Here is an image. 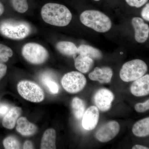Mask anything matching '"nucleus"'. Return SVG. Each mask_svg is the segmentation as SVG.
<instances>
[{"instance_id":"nucleus-1","label":"nucleus","mask_w":149,"mask_h":149,"mask_svg":"<svg viewBox=\"0 0 149 149\" xmlns=\"http://www.w3.org/2000/svg\"><path fill=\"white\" fill-rule=\"evenodd\" d=\"M41 15L46 23L58 27L68 25L72 18L71 12L66 6L55 3H48L43 6Z\"/></svg>"},{"instance_id":"nucleus-2","label":"nucleus","mask_w":149,"mask_h":149,"mask_svg":"<svg viewBox=\"0 0 149 149\" xmlns=\"http://www.w3.org/2000/svg\"><path fill=\"white\" fill-rule=\"evenodd\" d=\"M80 20L85 26L101 33L109 31L112 26L110 19L98 10L84 11L80 15Z\"/></svg>"},{"instance_id":"nucleus-3","label":"nucleus","mask_w":149,"mask_h":149,"mask_svg":"<svg viewBox=\"0 0 149 149\" xmlns=\"http://www.w3.org/2000/svg\"><path fill=\"white\" fill-rule=\"evenodd\" d=\"M31 32L30 25L24 22L6 20L0 24V32L13 40H21L27 37Z\"/></svg>"},{"instance_id":"nucleus-4","label":"nucleus","mask_w":149,"mask_h":149,"mask_svg":"<svg viewBox=\"0 0 149 149\" xmlns=\"http://www.w3.org/2000/svg\"><path fill=\"white\" fill-rule=\"evenodd\" d=\"M148 70V66L145 62L135 59L125 63L120 72V79L125 82L134 81L143 76Z\"/></svg>"},{"instance_id":"nucleus-5","label":"nucleus","mask_w":149,"mask_h":149,"mask_svg":"<svg viewBox=\"0 0 149 149\" xmlns=\"http://www.w3.org/2000/svg\"><path fill=\"white\" fill-rule=\"evenodd\" d=\"M17 91L23 98L33 102H40L44 100L45 94L39 85L28 80H22L18 83Z\"/></svg>"},{"instance_id":"nucleus-6","label":"nucleus","mask_w":149,"mask_h":149,"mask_svg":"<svg viewBox=\"0 0 149 149\" xmlns=\"http://www.w3.org/2000/svg\"><path fill=\"white\" fill-rule=\"evenodd\" d=\"M22 54L25 59L34 64H40L45 62L48 58L47 49L39 44L27 43L22 49Z\"/></svg>"},{"instance_id":"nucleus-7","label":"nucleus","mask_w":149,"mask_h":149,"mask_svg":"<svg viewBox=\"0 0 149 149\" xmlns=\"http://www.w3.org/2000/svg\"><path fill=\"white\" fill-rule=\"evenodd\" d=\"M61 82L63 87L67 92L74 94L85 88L87 80L81 72L72 71L65 74Z\"/></svg>"},{"instance_id":"nucleus-8","label":"nucleus","mask_w":149,"mask_h":149,"mask_svg":"<svg viewBox=\"0 0 149 149\" xmlns=\"http://www.w3.org/2000/svg\"><path fill=\"white\" fill-rule=\"evenodd\" d=\"M120 126L116 121H109L102 125L95 133L97 140L102 143H106L114 138L119 133Z\"/></svg>"},{"instance_id":"nucleus-9","label":"nucleus","mask_w":149,"mask_h":149,"mask_svg":"<svg viewBox=\"0 0 149 149\" xmlns=\"http://www.w3.org/2000/svg\"><path fill=\"white\" fill-rule=\"evenodd\" d=\"M94 103L101 111L105 112L110 109L114 99L113 93L109 90L102 88L98 90L94 96Z\"/></svg>"},{"instance_id":"nucleus-10","label":"nucleus","mask_w":149,"mask_h":149,"mask_svg":"<svg viewBox=\"0 0 149 149\" xmlns=\"http://www.w3.org/2000/svg\"><path fill=\"white\" fill-rule=\"evenodd\" d=\"M131 23L135 30V39L136 41L140 43L146 42L149 37L148 25L145 23L142 18L139 17H133Z\"/></svg>"},{"instance_id":"nucleus-11","label":"nucleus","mask_w":149,"mask_h":149,"mask_svg":"<svg viewBox=\"0 0 149 149\" xmlns=\"http://www.w3.org/2000/svg\"><path fill=\"white\" fill-rule=\"evenodd\" d=\"M100 113L97 107L92 106L88 108L82 117L83 128L87 130H93L98 122Z\"/></svg>"},{"instance_id":"nucleus-12","label":"nucleus","mask_w":149,"mask_h":149,"mask_svg":"<svg viewBox=\"0 0 149 149\" xmlns=\"http://www.w3.org/2000/svg\"><path fill=\"white\" fill-rule=\"evenodd\" d=\"M130 92L136 97L149 95V75L147 74L135 80L130 88Z\"/></svg>"},{"instance_id":"nucleus-13","label":"nucleus","mask_w":149,"mask_h":149,"mask_svg":"<svg viewBox=\"0 0 149 149\" xmlns=\"http://www.w3.org/2000/svg\"><path fill=\"white\" fill-rule=\"evenodd\" d=\"M113 71L108 67L100 68L96 67L89 74V77L93 81H98L100 83H108L111 81Z\"/></svg>"},{"instance_id":"nucleus-14","label":"nucleus","mask_w":149,"mask_h":149,"mask_svg":"<svg viewBox=\"0 0 149 149\" xmlns=\"http://www.w3.org/2000/svg\"><path fill=\"white\" fill-rule=\"evenodd\" d=\"M16 130L18 133L24 136H32L37 132V126L29 122L26 118L20 117L17 120Z\"/></svg>"},{"instance_id":"nucleus-15","label":"nucleus","mask_w":149,"mask_h":149,"mask_svg":"<svg viewBox=\"0 0 149 149\" xmlns=\"http://www.w3.org/2000/svg\"><path fill=\"white\" fill-rule=\"evenodd\" d=\"M21 111V109L19 107H14L11 109L3 118V126L7 129H13Z\"/></svg>"},{"instance_id":"nucleus-16","label":"nucleus","mask_w":149,"mask_h":149,"mask_svg":"<svg viewBox=\"0 0 149 149\" xmlns=\"http://www.w3.org/2000/svg\"><path fill=\"white\" fill-rule=\"evenodd\" d=\"M94 64V60L81 55L74 58V66L81 73H86L93 68Z\"/></svg>"},{"instance_id":"nucleus-17","label":"nucleus","mask_w":149,"mask_h":149,"mask_svg":"<svg viewBox=\"0 0 149 149\" xmlns=\"http://www.w3.org/2000/svg\"><path fill=\"white\" fill-rule=\"evenodd\" d=\"M56 132L54 129L50 128L45 131L41 144V149H55Z\"/></svg>"},{"instance_id":"nucleus-18","label":"nucleus","mask_w":149,"mask_h":149,"mask_svg":"<svg viewBox=\"0 0 149 149\" xmlns=\"http://www.w3.org/2000/svg\"><path fill=\"white\" fill-rule=\"evenodd\" d=\"M132 132L139 137H146L149 135V118L139 120L133 125Z\"/></svg>"},{"instance_id":"nucleus-19","label":"nucleus","mask_w":149,"mask_h":149,"mask_svg":"<svg viewBox=\"0 0 149 149\" xmlns=\"http://www.w3.org/2000/svg\"><path fill=\"white\" fill-rule=\"evenodd\" d=\"M77 48L78 54L89 57L93 60L100 59L102 56L100 51L91 46L82 45Z\"/></svg>"},{"instance_id":"nucleus-20","label":"nucleus","mask_w":149,"mask_h":149,"mask_svg":"<svg viewBox=\"0 0 149 149\" xmlns=\"http://www.w3.org/2000/svg\"><path fill=\"white\" fill-rule=\"evenodd\" d=\"M40 81L45 86L48 91L52 94L55 95L59 92V86L54 80L50 73L45 72L40 76Z\"/></svg>"},{"instance_id":"nucleus-21","label":"nucleus","mask_w":149,"mask_h":149,"mask_svg":"<svg viewBox=\"0 0 149 149\" xmlns=\"http://www.w3.org/2000/svg\"><path fill=\"white\" fill-rule=\"evenodd\" d=\"M56 47L58 50L63 54L68 56H76L77 54L78 48L72 42L67 41L59 42Z\"/></svg>"},{"instance_id":"nucleus-22","label":"nucleus","mask_w":149,"mask_h":149,"mask_svg":"<svg viewBox=\"0 0 149 149\" xmlns=\"http://www.w3.org/2000/svg\"><path fill=\"white\" fill-rule=\"evenodd\" d=\"M71 106L73 115L75 118L77 119H81L85 112V104L84 102L76 97L72 99Z\"/></svg>"},{"instance_id":"nucleus-23","label":"nucleus","mask_w":149,"mask_h":149,"mask_svg":"<svg viewBox=\"0 0 149 149\" xmlns=\"http://www.w3.org/2000/svg\"><path fill=\"white\" fill-rule=\"evenodd\" d=\"M3 145L6 149H17L21 148L18 140L13 136L7 137L3 141Z\"/></svg>"},{"instance_id":"nucleus-24","label":"nucleus","mask_w":149,"mask_h":149,"mask_svg":"<svg viewBox=\"0 0 149 149\" xmlns=\"http://www.w3.org/2000/svg\"><path fill=\"white\" fill-rule=\"evenodd\" d=\"M13 55V52L10 48L0 44V63L7 61Z\"/></svg>"},{"instance_id":"nucleus-25","label":"nucleus","mask_w":149,"mask_h":149,"mask_svg":"<svg viewBox=\"0 0 149 149\" xmlns=\"http://www.w3.org/2000/svg\"><path fill=\"white\" fill-rule=\"evenodd\" d=\"M12 3L13 8L19 13H24L28 10L27 0H12Z\"/></svg>"},{"instance_id":"nucleus-26","label":"nucleus","mask_w":149,"mask_h":149,"mask_svg":"<svg viewBox=\"0 0 149 149\" xmlns=\"http://www.w3.org/2000/svg\"><path fill=\"white\" fill-rule=\"evenodd\" d=\"M136 111L139 113H143L148 110L149 109V100L144 103H139L136 104L135 106Z\"/></svg>"},{"instance_id":"nucleus-27","label":"nucleus","mask_w":149,"mask_h":149,"mask_svg":"<svg viewBox=\"0 0 149 149\" xmlns=\"http://www.w3.org/2000/svg\"><path fill=\"white\" fill-rule=\"evenodd\" d=\"M148 0H125L126 3L130 6L141 8L148 1Z\"/></svg>"},{"instance_id":"nucleus-28","label":"nucleus","mask_w":149,"mask_h":149,"mask_svg":"<svg viewBox=\"0 0 149 149\" xmlns=\"http://www.w3.org/2000/svg\"><path fill=\"white\" fill-rule=\"evenodd\" d=\"M149 4L148 3L143 8L141 12V16L146 21L149 20Z\"/></svg>"},{"instance_id":"nucleus-29","label":"nucleus","mask_w":149,"mask_h":149,"mask_svg":"<svg viewBox=\"0 0 149 149\" xmlns=\"http://www.w3.org/2000/svg\"><path fill=\"white\" fill-rule=\"evenodd\" d=\"M9 109V107L6 104H0V116H3L7 113Z\"/></svg>"},{"instance_id":"nucleus-30","label":"nucleus","mask_w":149,"mask_h":149,"mask_svg":"<svg viewBox=\"0 0 149 149\" xmlns=\"http://www.w3.org/2000/svg\"><path fill=\"white\" fill-rule=\"evenodd\" d=\"M7 67L6 65L0 63V80L5 75L6 72Z\"/></svg>"},{"instance_id":"nucleus-31","label":"nucleus","mask_w":149,"mask_h":149,"mask_svg":"<svg viewBox=\"0 0 149 149\" xmlns=\"http://www.w3.org/2000/svg\"><path fill=\"white\" fill-rule=\"evenodd\" d=\"M34 147L32 142L29 141H27L24 142L23 146V149H34Z\"/></svg>"},{"instance_id":"nucleus-32","label":"nucleus","mask_w":149,"mask_h":149,"mask_svg":"<svg viewBox=\"0 0 149 149\" xmlns=\"http://www.w3.org/2000/svg\"><path fill=\"white\" fill-rule=\"evenodd\" d=\"M132 149H148L149 148H147V147H146L145 146H141V145H135L132 148Z\"/></svg>"},{"instance_id":"nucleus-33","label":"nucleus","mask_w":149,"mask_h":149,"mask_svg":"<svg viewBox=\"0 0 149 149\" xmlns=\"http://www.w3.org/2000/svg\"><path fill=\"white\" fill-rule=\"evenodd\" d=\"M4 11V8L3 6L1 3L0 2V16L3 13Z\"/></svg>"},{"instance_id":"nucleus-34","label":"nucleus","mask_w":149,"mask_h":149,"mask_svg":"<svg viewBox=\"0 0 149 149\" xmlns=\"http://www.w3.org/2000/svg\"><path fill=\"white\" fill-rule=\"evenodd\" d=\"M94 1H100V0H94Z\"/></svg>"}]
</instances>
